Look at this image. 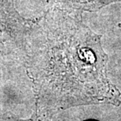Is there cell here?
Instances as JSON below:
<instances>
[{
  "label": "cell",
  "mask_w": 121,
  "mask_h": 121,
  "mask_svg": "<svg viewBox=\"0 0 121 121\" xmlns=\"http://www.w3.org/2000/svg\"><path fill=\"white\" fill-rule=\"evenodd\" d=\"M86 121H98V120H86Z\"/></svg>",
  "instance_id": "obj_2"
},
{
  "label": "cell",
  "mask_w": 121,
  "mask_h": 121,
  "mask_svg": "<svg viewBox=\"0 0 121 121\" xmlns=\"http://www.w3.org/2000/svg\"><path fill=\"white\" fill-rule=\"evenodd\" d=\"M71 1L81 5L80 6L85 9L97 10L109 4L120 2L121 0H71Z\"/></svg>",
  "instance_id": "obj_1"
},
{
  "label": "cell",
  "mask_w": 121,
  "mask_h": 121,
  "mask_svg": "<svg viewBox=\"0 0 121 121\" xmlns=\"http://www.w3.org/2000/svg\"><path fill=\"white\" fill-rule=\"evenodd\" d=\"M119 26L121 28V23H120V24H119Z\"/></svg>",
  "instance_id": "obj_3"
}]
</instances>
